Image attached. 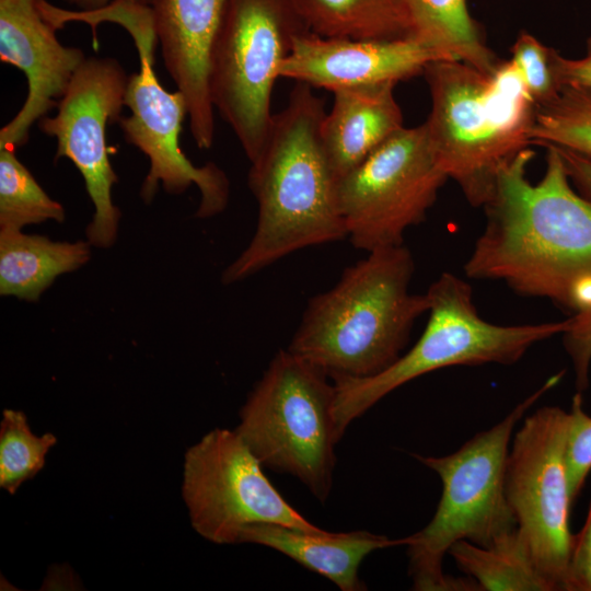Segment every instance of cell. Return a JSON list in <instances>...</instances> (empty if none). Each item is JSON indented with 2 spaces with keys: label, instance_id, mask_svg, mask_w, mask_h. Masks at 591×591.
Segmentation results:
<instances>
[{
  "label": "cell",
  "instance_id": "cell-1",
  "mask_svg": "<svg viewBox=\"0 0 591 591\" xmlns=\"http://www.w3.org/2000/svg\"><path fill=\"white\" fill-rule=\"evenodd\" d=\"M545 148L536 184L528 178L530 148L500 170L464 271L575 312L591 296V202L572 186L557 149Z\"/></svg>",
  "mask_w": 591,
  "mask_h": 591
},
{
  "label": "cell",
  "instance_id": "cell-2",
  "mask_svg": "<svg viewBox=\"0 0 591 591\" xmlns=\"http://www.w3.org/2000/svg\"><path fill=\"white\" fill-rule=\"evenodd\" d=\"M296 82L277 114L258 157L251 162L248 186L258 207L248 245L222 274L225 285L241 281L291 253L347 237L337 196V178L327 160L321 125L324 100Z\"/></svg>",
  "mask_w": 591,
  "mask_h": 591
},
{
  "label": "cell",
  "instance_id": "cell-3",
  "mask_svg": "<svg viewBox=\"0 0 591 591\" xmlns=\"http://www.w3.org/2000/svg\"><path fill=\"white\" fill-rule=\"evenodd\" d=\"M415 270L403 244L369 252L329 290L312 297L288 350L329 378L375 375L402 355L427 294L409 291Z\"/></svg>",
  "mask_w": 591,
  "mask_h": 591
},
{
  "label": "cell",
  "instance_id": "cell-4",
  "mask_svg": "<svg viewBox=\"0 0 591 591\" xmlns=\"http://www.w3.org/2000/svg\"><path fill=\"white\" fill-rule=\"evenodd\" d=\"M431 111L425 121L440 167L473 207L491 198L498 174L529 148L537 105L511 60L493 73L461 60L428 63Z\"/></svg>",
  "mask_w": 591,
  "mask_h": 591
},
{
  "label": "cell",
  "instance_id": "cell-5",
  "mask_svg": "<svg viewBox=\"0 0 591 591\" xmlns=\"http://www.w3.org/2000/svg\"><path fill=\"white\" fill-rule=\"evenodd\" d=\"M551 376L490 429L476 433L459 450L444 456L414 454L434 471L442 495L431 521L406 536L408 573L417 591H476L472 578H453L442 569L450 547L462 540L489 546L517 528L506 495V467L513 429L525 413L559 381Z\"/></svg>",
  "mask_w": 591,
  "mask_h": 591
},
{
  "label": "cell",
  "instance_id": "cell-6",
  "mask_svg": "<svg viewBox=\"0 0 591 591\" xmlns=\"http://www.w3.org/2000/svg\"><path fill=\"white\" fill-rule=\"evenodd\" d=\"M428 322L416 344L382 372L368 378H331L339 438L350 422L405 383L454 366L512 364L535 344L563 334L568 321L498 325L476 309L471 285L442 273L428 288Z\"/></svg>",
  "mask_w": 591,
  "mask_h": 591
},
{
  "label": "cell",
  "instance_id": "cell-7",
  "mask_svg": "<svg viewBox=\"0 0 591 591\" xmlns=\"http://www.w3.org/2000/svg\"><path fill=\"white\" fill-rule=\"evenodd\" d=\"M328 374L290 350H279L240 412L236 433L262 465L290 474L324 502L340 440L335 387Z\"/></svg>",
  "mask_w": 591,
  "mask_h": 591
},
{
  "label": "cell",
  "instance_id": "cell-8",
  "mask_svg": "<svg viewBox=\"0 0 591 591\" xmlns=\"http://www.w3.org/2000/svg\"><path fill=\"white\" fill-rule=\"evenodd\" d=\"M306 32L294 0H228L210 58V96L250 162L260 153L273 121L281 62Z\"/></svg>",
  "mask_w": 591,
  "mask_h": 591
},
{
  "label": "cell",
  "instance_id": "cell-9",
  "mask_svg": "<svg viewBox=\"0 0 591 591\" xmlns=\"http://www.w3.org/2000/svg\"><path fill=\"white\" fill-rule=\"evenodd\" d=\"M116 23L130 34L139 57V71L128 77L125 93V106L130 115L121 116L118 124L125 140L150 162L140 189L141 198L150 202L160 184L169 194H182L194 184L200 192L196 217L210 218L222 212L229 201L228 176L212 162L195 165L181 149L179 135L187 104L182 92L165 90L157 78L158 37L150 5L125 7Z\"/></svg>",
  "mask_w": 591,
  "mask_h": 591
},
{
  "label": "cell",
  "instance_id": "cell-10",
  "mask_svg": "<svg viewBox=\"0 0 591 591\" xmlns=\"http://www.w3.org/2000/svg\"><path fill=\"white\" fill-rule=\"evenodd\" d=\"M449 179L425 123L403 127L337 179L336 196L350 243L367 253L404 244Z\"/></svg>",
  "mask_w": 591,
  "mask_h": 591
},
{
  "label": "cell",
  "instance_id": "cell-11",
  "mask_svg": "<svg viewBox=\"0 0 591 591\" xmlns=\"http://www.w3.org/2000/svg\"><path fill=\"white\" fill-rule=\"evenodd\" d=\"M569 412L556 406L524 418L509 449L506 495L517 530L553 591H569L572 499L566 465Z\"/></svg>",
  "mask_w": 591,
  "mask_h": 591
},
{
  "label": "cell",
  "instance_id": "cell-12",
  "mask_svg": "<svg viewBox=\"0 0 591 591\" xmlns=\"http://www.w3.org/2000/svg\"><path fill=\"white\" fill-rule=\"evenodd\" d=\"M262 466L235 430L216 428L187 450L182 494L199 535L234 544L256 523L321 530L287 502Z\"/></svg>",
  "mask_w": 591,
  "mask_h": 591
},
{
  "label": "cell",
  "instance_id": "cell-13",
  "mask_svg": "<svg viewBox=\"0 0 591 591\" xmlns=\"http://www.w3.org/2000/svg\"><path fill=\"white\" fill-rule=\"evenodd\" d=\"M128 77L114 58H86L59 100L57 114L37 123L57 141L55 161L69 159L82 175L94 207L88 242L103 248L116 241L121 216L112 197L118 176L108 155L106 127L121 118Z\"/></svg>",
  "mask_w": 591,
  "mask_h": 591
},
{
  "label": "cell",
  "instance_id": "cell-14",
  "mask_svg": "<svg viewBox=\"0 0 591 591\" xmlns=\"http://www.w3.org/2000/svg\"><path fill=\"white\" fill-rule=\"evenodd\" d=\"M45 19L39 0H0V60L20 69L27 95L16 115L0 129V149L16 150L35 123L55 107L86 59L82 49L63 46Z\"/></svg>",
  "mask_w": 591,
  "mask_h": 591
},
{
  "label": "cell",
  "instance_id": "cell-15",
  "mask_svg": "<svg viewBox=\"0 0 591 591\" xmlns=\"http://www.w3.org/2000/svg\"><path fill=\"white\" fill-rule=\"evenodd\" d=\"M452 60L414 38L356 39L300 35L281 62L279 78L335 92L397 83L422 74L428 63Z\"/></svg>",
  "mask_w": 591,
  "mask_h": 591
},
{
  "label": "cell",
  "instance_id": "cell-16",
  "mask_svg": "<svg viewBox=\"0 0 591 591\" xmlns=\"http://www.w3.org/2000/svg\"><path fill=\"white\" fill-rule=\"evenodd\" d=\"M228 0H150L164 66L185 96L196 146L215 139V108L209 88L210 58Z\"/></svg>",
  "mask_w": 591,
  "mask_h": 591
},
{
  "label": "cell",
  "instance_id": "cell-17",
  "mask_svg": "<svg viewBox=\"0 0 591 591\" xmlns=\"http://www.w3.org/2000/svg\"><path fill=\"white\" fill-rule=\"evenodd\" d=\"M396 83L340 89L321 125L323 147L338 179L404 127Z\"/></svg>",
  "mask_w": 591,
  "mask_h": 591
},
{
  "label": "cell",
  "instance_id": "cell-18",
  "mask_svg": "<svg viewBox=\"0 0 591 591\" xmlns=\"http://www.w3.org/2000/svg\"><path fill=\"white\" fill-rule=\"evenodd\" d=\"M239 543L275 549L335 583L341 591L366 590L358 570L372 552L406 545V536L391 540L364 530L351 532L305 531L275 523L246 526Z\"/></svg>",
  "mask_w": 591,
  "mask_h": 591
},
{
  "label": "cell",
  "instance_id": "cell-19",
  "mask_svg": "<svg viewBox=\"0 0 591 591\" xmlns=\"http://www.w3.org/2000/svg\"><path fill=\"white\" fill-rule=\"evenodd\" d=\"M90 246L88 241L59 242L0 229V294L37 301L58 276L89 262Z\"/></svg>",
  "mask_w": 591,
  "mask_h": 591
},
{
  "label": "cell",
  "instance_id": "cell-20",
  "mask_svg": "<svg viewBox=\"0 0 591 591\" xmlns=\"http://www.w3.org/2000/svg\"><path fill=\"white\" fill-rule=\"evenodd\" d=\"M412 24V38L443 54L493 73L500 59L487 47L479 24L466 0H404Z\"/></svg>",
  "mask_w": 591,
  "mask_h": 591
},
{
  "label": "cell",
  "instance_id": "cell-21",
  "mask_svg": "<svg viewBox=\"0 0 591 591\" xmlns=\"http://www.w3.org/2000/svg\"><path fill=\"white\" fill-rule=\"evenodd\" d=\"M310 32L356 39L412 38L404 0H294Z\"/></svg>",
  "mask_w": 591,
  "mask_h": 591
},
{
  "label": "cell",
  "instance_id": "cell-22",
  "mask_svg": "<svg viewBox=\"0 0 591 591\" xmlns=\"http://www.w3.org/2000/svg\"><path fill=\"white\" fill-rule=\"evenodd\" d=\"M460 570L487 591H553L535 566L517 528L489 546L462 540L449 553Z\"/></svg>",
  "mask_w": 591,
  "mask_h": 591
},
{
  "label": "cell",
  "instance_id": "cell-23",
  "mask_svg": "<svg viewBox=\"0 0 591 591\" xmlns=\"http://www.w3.org/2000/svg\"><path fill=\"white\" fill-rule=\"evenodd\" d=\"M531 144L553 146L591 159V88L563 85L557 96L536 107Z\"/></svg>",
  "mask_w": 591,
  "mask_h": 591
},
{
  "label": "cell",
  "instance_id": "cell-24",
  "mask_svg": "<svg viewBox=\"0 0 591 591\" xmlns=\"http://www.w3.org/2000/svg\"><path fill=\"white\" fill-rule=\"evenodd\" d=\"M62 205L43 189L11 148L0 149V229L65 220Z\"/></svg>",
  "mask_w": 591,
  "mask_h": 591
},
{
  "label": "cell",
  "instance_id": "cell-25",
  "mask_svg": "<svg viewBox=\"0 0 591 591\" xmlns=\"http://www.w3.org/2000/svg\"><path fill=\"white\" fill-rule=\"evenodd\" d=\"M57 442L51 433L32 432L23 412L4 409L0 425V486L10 494L35 476Z\"/></svg>",
  "mask_w": 591,
  "mask_h": 591
},
{
  "label": "cell",
  "instance_id": "cell-26",
  "mask_svg": "<svg viewBox=\"0 0 591 591\" xmlns=\"http://www.w3.org/2000/svg\"><path fill=\"white\" fill-rule=\"evenodd\" d=\"M551 49L525 31L518 35L510 49V60L537 106L553 101L559 91L552 68Z\"/></svg>",
  "mask_w": 591,
  "mask_h": 591
},
{
  "label": "cell",
  "instance_id": "cell-27",
  "mask_svg": "<svg viewBox=\"0 0 591 591\" xmlns=\"http://www.w3.org/2000/svg\"><path fill=\"white\" fill-rule=\"evenodd\" d=\"M566 465L575 501L591 472V416L584 412L579 392L573 396L569 410Z\"/></svg>",
  "mask_w": 591,
  "mask_h": 591
},
{
  "label": "cell",
  "instance_id": "cell-28",
  "mask_svg": "<svg viewBox=\"0 0 591 591\" xmlns=\"http://www.w3.org/2000/svg\"><path fill=\"white\" fill-rule=\"evenodd\" d=\"M568 325L563 335L564 347L569 355L576 376L578 392L589 385L591 364V297L567 318Z\"/></svg>",
  "mask_w": 591,
  "mask_h": 591
},
{
  "label": "cell",
  "instance_id": "cell-29",
  "mask_svg": "<svg viewBox=\"0 0 591 591\" xmlns=\"http://www.w3.org/2000/svg\"><path fill=\"white\" fill-rule=\"evenodd\" d=\"M569 591H591V503L582 529L572 536Z\"/></svg>",
  "mask_w": 591,
  "mask_h": 591
},
{
  "label": "cell",
  "instance_id": "cell-30",
  "mask_svg": "<svg viewBox=\"0 0 591 591\" xmlns=\"http://www.w3.org/2000/svg\"><path fill=\"white\" fill-rule=\"evenodd\" d=\"M551 62L558 89L563 85L591 88V37L588 39L587 54L583 58L567 59L552 48Z\"/></svg>",
  "mask_w": 591,
  "mask_h": 591
},
{
  "label": "cell",
  "instance_id": "cell-31",
  "mask_svg": "<svg viewBox=\"0 0 591 591\" xmlns=\"http://www.w3.org/2000/svg\"><path fill=\"white\" fill-rule=\"evenodd\" d=\"M555 148L563 159L572 186L591 202V159L570 150Z\"/></svg>",
  "mask_w": 591,
  "mask_h": 591
},
{
  "label": "cell",
  "instance_id": "cell-32",
  "mask_svg": "<svg viewBox=\"0 0 591 591\" xmlns=\"http://www.w3.org/2000/svg\"><path fill=\"white\" fill-rule=\"evenodd\" d=\"M65 1L82 9L83 11H95V10L105 8L106 5H108L111 2L115 0H65ZM127 1L143 3L148 5L150 3V0H127Z\"/></svg>",
  "mask_w": 591,
  "mask_h": 591
}]
</instances>
